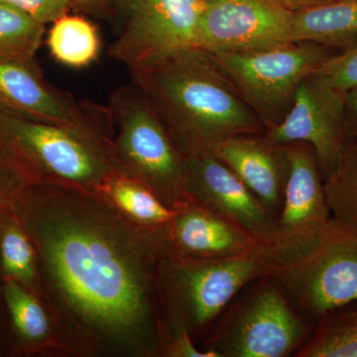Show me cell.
Masks as SVG:
<instances>
[{"label": "cell", "instance_id": "22", "mask_svg": "<svg viewBox=\"0 0 357 357\" xmlns=\"http://www.w3.org/2000/svg\"><path fill=\"white\" fill-rule=\"evenodd\" d=\"M333 222L357 236V142L349 141L337 165L324 178Z\"/></svg>", "mask_w": 357, "mask_h": 357}, {"label": "cell", "instance_id": "4", "mask_svg": "<svg viewBox=\"0 0 357 357\" xmlns=\"http://www.w3.org/2000/svg\"><path fill=\"white\" fill-rule=\"evenodd\" d=\"M114 136L0 112V157L31 184L58 183L96 192L107 176L117 172Z\"/></svg>", "mask_w": 357, "mask_h": 357}, {"label": "cell", "instance_id": "20", "mask_svg": "<svg viewBox=\"0 0 357 357\" xmlns=\"http://www.w3.org/2000/svg\"><path fill=\"white\" fill-rule=\"evenodd\" d=\"M0 266L4 280L16 282L40 297L36 251L13 210L0 222Z\"/></svg>", "mask_w": 357, "mask_h": 357}, {"label": "cell", "instance_id": "2", "mask_svg": "<svg viewBox=\"0 0 357 357\" xmlns=\"http://www.w3.org/2000/svg\"><path fill=\"white\" fill-rule=\"evenodd\" d=\"M130 75L184 156L211 153L225 138L259 130L253 109L208 53L197 47Z\"/></svg>", "mask_w": 357, "mask_h": 357}, {"label": "cell", "instance_id": "9", "mask_svg": "<svg viewBox=\"0 0 357 357\" xmlns=\"http://www.w3.org/2000/svg\"><path fill=\"white\" fill-rule=\"evenodd\" d=\"M294 10L280 0H211L199 21L197 48L248 53L294 43Z\"/></svg>", "mask_w": 357, "mask_h": 357}, {"label": "cell", "instance_id": "16", "mask_svg": "<svg viewBox=\"0 0 357 357\" xmlns=\"http://www.w3.org/2000/svg\"><path fill=\"white\" fill-rule=\"evenodd\" d=\"M211 154L229 167L278 217L288 172L285 146L255 136L237 135L218 142Z\"/></svg>", "mask_w": 357, "mask_h": 357}, {"label": "cell", "instance_id": "21", "mask_svg": "<svg viewBox=\"0 0 357 357\" xmlns=\"http://www.w3.org/2000/svg\"><path fill=\"white\" fill-rule=\"evenodd\" d=\"M47 44L56 61L77 69L93 64L100 51L96 26L86 18L67 13L54 21Z\"/></svg>", "mask_w": 357, "mask_h": 357}, {"label": "cell", "instance_id": "7", "mask_svg": "<svg viewBox=\"0 0 357 357\" xmlns=\"http://www.w3.org/2000/svg\"><path fill=\"white\" fill-rule=\"evenodd\" d=\"M301 309L319 319L357 302V236L335 222L274 277Z\"/></svg>", "mask_w": 357, "mask_h": 357}, {"label": "cell", "instance_id": "5", "mask_svg": "<svg viewBox=\"0 0 357 357\" xmlns=\"http://www.w3.org/2000/svg\"><path fill=\"white\" fill-rule=\"evenodd\" d=\"M109 109L114 128L112 153L117 172L146 187L175 211L190 201L185 157L142 91L133 83L112 91Z\"/></svg>", "mask_w": 357, "mask_h": 357}, {"label": "cell", "instance_id": "17", "mask_svg": "<svg viewBox=\"0 0 357 357\" xmlns=\"http://www.w3.org/2000/svg\"><path fill=\"white\" fill-rule=\"evenodd\" d=\"M13 357H64L48 310L39 296L4 280Z\"/></svg>", "mask_w": 357, "mask_h": 357}, {"label": "cell", "instance_id": "30", "mask_svg": "<svg viewBox=\"0 0 357 357\" xmlns=\"http://www.w3.org/2000/svg\"><path fill=\"white\" fill-rule=\"evenodd\" d=\"M347 124L349 141L357 142V86L345 93Z\"/></svg>", "mask_w": 357, "mask_h": 357}, {"label": "cell", "instance_id": "33", "mask_svg": "<svg viewBox=\"0 0 357 357\" xmlns=\"http://www.w3.org/2000/svg\"><path fill=\"white\" fill-rule=\"evenodd\" d=\"M119 2H121V4H123V6H126V2H128V0H119Z\"/></svg>", "mask_w": 357, "mask_h": 357}, {"label": "cell", "instance_id": "10", "mask_svg": "<svg viewBox=\"0 0 357 357\" xmlns=\"http://www.w3.org/2000/svg\"><path fill=\"white\" fill-rule=\"evenodd\" d=\"M266 139L280 146L310 145L325 178L349 141L345 96L311 75L296 89L292 107L282 121L271 126Z\"/></svg>", "mask_w": 357, "mask_h": 357}, {"label": "cell", "instance_id": "19", "mask_svg": "<svg viewBox=\"0 0 357 357\" xmlns=\"http://www.w3.org/2000/svg\"><path fill=\"white\" fill-rule=\"evenodd\" d=\"M96 192L122 215L146 229H163L175 215V211L162 203L146 187L119 172L107 176Z\"/></svg>", "mask_w": 357, "mask_h": 357}, {"label": "cell", "instance_id": "31", "mask_svg": "<svg viewBox=\"0 0 357 357\" xmlns=\"http://www.w3.org/2000/svg\"><path fill=\"white\" fill-rule=\"evenodd\" d=\"M280 1L283 2L289 8L296 11L328 3V2L333 1V0H280Z\"/></svg>", "mask_w": 357, "mask_h": 357}, {"label": "cell", "instance_id": "1", "mask_svg": "<svg viewBox=\"0 0 357 357\" xmlns=\"http://www.w3.org/2000/svg\"><path fill=\"white\" fill-rule=\"evenodd\" d=\"M13 211L36 251L40 299L64 357H163L162 229L58 183L28 185Z\"/></svg>", "mask_w": 357, "mask_h": 357}, {"label": "cell", "instance_id": "6", "mask_svg": "<svg viewBox=\"0 0 357 357\" xmlns=\"http://www.w3.org/2000/svg\"><path fill=\"white\" fill-rule=\"evenodd\" d=\"M312 42H294L248 53H208L249 107L275 117L296 89L333 54Z\"/></svg>", "mask_w": 357, "mask_h": 357}, {"label": "cell", "instance_id": "11", "mask_svg": "<svg viewBox=\"0 0 357 357\" xmlns=\"http://www.w3.org/2000/svg\"><path fill=\"white\" fill-rule=\"evenodd\" d=\"M307 333V326L283 293L267 285L248 301L222 337L213 338L206 349L220 357H282L290 354Z\"/></svg>", "mask_w": 357, "mask_h": 357}, {"label": "cell", "instance_id": "12", "mask_svg": "<svg viewBox=\"0 0 357 357\" xmlns=\"http://www.w3.org/2000/svg\"><path fill=\"white\" fill-rule=\"evenodd\" d=\"M0 112L29 121L114 132L107 107L75 102L47 83L34 62H0Z\"/></svg>", "mask_w": 357, "mask_h": 357}, {"label": "cell", "instance_id": "34", "mask_svg": "<svg viewBox=\"0 0 357 357\" xmlns=\"http://www.w3.org/2000/svg\"><path fill=\"white\" fill-rule=\"evenodd\" d=\"M204 1H211V0H204Z\"/></svg>", "mask_w": 357, "mask_h": 357}, {"label": "cell", "instance_id": "8", "mask_svg": "<svg viewBox=\"0 0 357 357\" xmlns=\"http://www.w3.org/2000/svg\"><path fill=\"white\" fill-rule=\"evenodd\" d=\"M128 20L109 47L129 72L196 47L204 0H128Z\"/></svg>", "mask_w": 357, "mask_h": 357}, {"label": "cell", "instance_id": "27", "mask_svg": "<svg viewBox=\"0 0 357 357\" xmlns=\"http://www.w3.org/2000/svg\"><path fill=\"white\" fill-rule=\"evenodd\" d=\"M46 25L67 13L74 0H3Z\"/></svg>", "mask_w": 357, "mask_h": 357}, {"label": "cell", "instance_id": "28", "mask_svg": "<svg viewBox=\"0 0 357 357\" xmlns=\"http://www.w3.org/2000/svg\"><path fill=\"white\" fill-rule=\"evenodd\" d=\"M163 357H220L213 349H199L187 333H176L164 340Z\"/></svg>", "mask_w": 357, "mask_h": 357}, {"label": "cell", "instance_id": "15", "mask_svg": "<svg viewBox=\"0 0 357 357\" xmlns=\"http://www.w3.org/2000/svg\"><path fill=\"white\" fill-rule=\"evenodd\" d=\"M162 236L165 256L195 260L239 255L263 241L191 199L176 208Z\"/></svg>", "mask_w": 357, "mask_h": 357}, {"label": "cell", "instance_id": "24", "mask_svg": "<svg viewBox=\"0 0 357 357\" xmlns=\"http://www.w3.org/2000/svg\"><path fill=\"white\" fill-rule=\"evenodd\" d=\"M44 33V24L0 0V62H34Z\"/></svg>", "mask_w": 357, "mask_h": 357}, {"label": "cell", "instance_id": "3", "mask_svg": "<svg viewBox=\"0 0 357 357\" xmlns=\"http://www.w3.org/2000/svg\"><path fill=\"white\" fill-rule=\"evenodd\" d=\"M321 234L263 241L243 253L217 259L164 256L157 275L163 342L180 333L196 342L239 290L256 279L276 277Z\"/></svg>", "mask_w": 357, "mask_h": 357}, {"label": "cell", "instance_id": "26", "mask_svg": "<svg viewBox=\"0 0 357 357\" xmlns=\"http://www.w3.org/2000/svg\"><path fill=\"white\" fill-rule=\"evenodd\" d=\"M31 184L25 176L0 157V222L13 210L14 202L28 185Z\"/></svg>", "mask_w": 357, "mask_h": 357}, {"label": "cell", "instance_id": "25", "mask_svg": "<svg viewBox=\"0 0 357 357\" xmlns=\"http://www.w3.org/2000/svg\"><path fill=\"white\" fill-rule=\"evenodd\" d=\"M312 76L331 88L345 93L357 86V43L331 56Z\"/></svg>", "mask_w": 357, "mask_h": 357}, {"label": "cell", "instance_id": "14", "mask_svg": "<svg viewBox=\"0 0 357 357\" xmlns=\"http://www.w3.org/2000/svg\"><path fill=\"white\" fill-rule=\"evenodd\" d=\"M285 148L288 172L277 217L279 234L283 237L319 236L332 225L333 218L316 154L305 143Z\"/></svg>", "mask_w": 357, "mask_h": 357}, {"label": "cell", "instance_id": "13", "mask_svg": "<svg viewBox=\"0 0 357 357\" xmlns=\"http://www.w3.org/2000/svg\"><path fill=\"white\" fill-rule=\"evenodd\" d=\"M184 157L189 199L260 241L283 237L277 218L220 159L211 153Z\"/></svg>", "mask_w": 357, "mask_h": 357}, {"label": "cell", "instance_id": "18", "mask_svg": "<svg viewBox=\"0 0 357 357\" xmlns=\"http://www.w3.org/2000/svg\"><path fill=\"white\" fill-rule=\"evenodd\" d=\"M294 42L347 49L357 43V0H333L294 11Z\"/></svg>", "mask_w": 357, "mask_h": 357}, {"label": "cell", "instance_id": "29", "mask_svg": "<svg viewBox=\"0 0 357 357\" xmlns=\"http://www.w3.org/2000/svg\"><path fill=\"white\" fill-rule=\"evenodd\" d=\"M0 357H13L10 325L4 298V278L0 266Z\"/></svg>", "mask_w": 357, "mask_h": 357}, {"label": "cell", "instance_id": "32", "mask_svg": "<svg viewBox=\"0 0 357 357\" xmlns=\"http://www.w3.org/2000/svg\"><path fill=\"white\" fill-rule=\"evenodd\" d=\"M105 1V0H74V2H77V3H81L86 6H100V4H102Z\"/></svg>", "mask_w": 357, "mask_h": 357}, {"label": "cell", "instance_id": "23", "mask_svg": "<svg viewBox=\"0 0 357 357\" xmlns=\"http://www.w3.org/2000/svg\"><path fill=\"white\" fill-rule=\"evenodd\" d=\"M296 356L357 357V306L328 312Z\"/></svg>", "mask_w": 357, "mask_h": 357}]
</instances>
